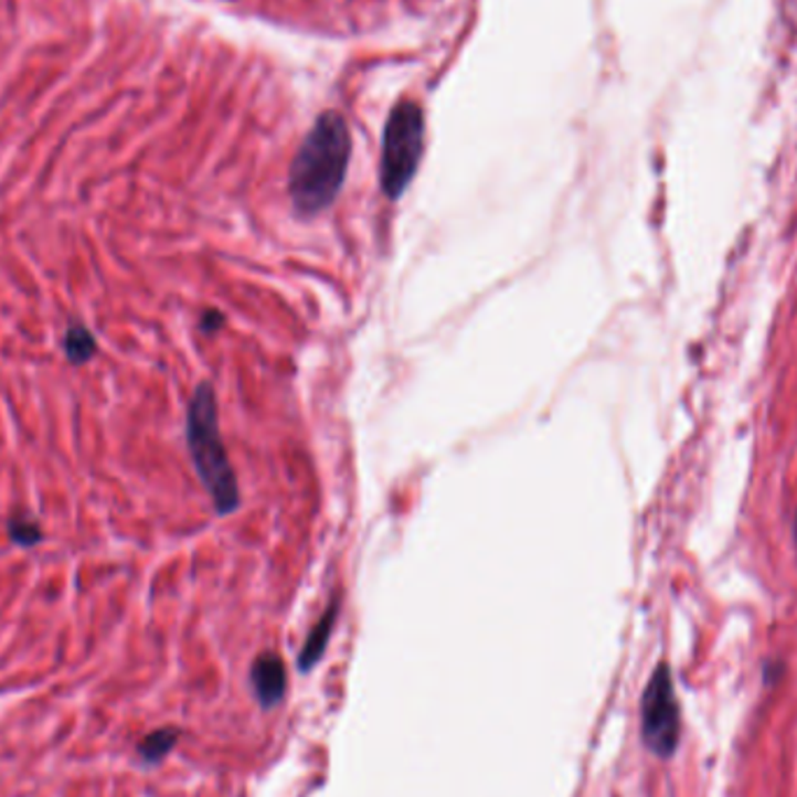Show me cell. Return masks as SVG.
<instances>
[{
    "instance_id": "6da1fadb",
    "label": "cell",
    "mask_w": 797,
    "mask_h": 797,
    "mask_svg": "<svg viewBox=\"0 0 797 797\" xmlns=\"http://www.w3.org/2000/svg\"><path fill=\"white\" fill-rule=\"evenodd\" d=\"M352 157V136L346 117L322 113L304 138L289 166L287 192L294 213L315 217L339 199Z\"/></svg>"
},
{
    "instance_id": "7a4b0ae2",
    "label": "cell",
    "mask_w": 797,
    "mask_h": 797,
    "mask_svg": "<svg viewBox=\"0 0 797 797\" xmlns=\"http://www.w3.org/2000/svg\"><path fill=\"white\" fill-rule=\"evenodd\" d=\"M187 448L201 486L220 516L241 507L238 480L231 467L220 429L217 396L210 383H201L187 406Z\"/></svg>"
},
{
    "instance_id": "3957f363",
    "label": "cell",
    "mask_w": 797,
    "mask_h": 797,
    "mask_svg": "<svg viewBox=\"0 0 797 797\" xmlns=\"http://www.w3.org/2000/svg\"><path fill=\"white\" fill-rule=\"evenodd\" d=\"M425 113L413 100H398L383 129L381 187L390 201H398L411 187L425 155Z\"/></svg>"
},
{
    "instance_id": "277c9868",
    "label": "cell",
    "mask_w": 797,
    "mask_h": 797,
    "mask_svg": "<svg viewBox=\"0 0 797 797\" xmlns=\"http://www.w3.org/2000/svg\"><path fill=\"white\" fill-rule=\"evenodd\" d=\"M641 737L658 758H671L681 740V709L671 671L662 662L648 679L641 698Z\"/></svg>"
},
{
    "instance_id": "5b68a950",
    "label": "cell",
    "mask_w": 797,
    "mask_h": 797,
    "mask_svg": "<svg viewBox=\"0 0 797 797\" xmlns=\"http://www.w3.org/2000/svg\"><path fill=\"white\" fill-rule=\"evenodd\" d=\"M249 683L264 709L278 706L287 692V669L278 653L264 650L249 667Z\"/></svg>"
},
{
    "instance_id": "8992f818",
    "label": "cell",
    "mask_w": 797,
    "mask_h": 797,
    "mask_svg": "<svg viewBox=\"0 0 797 797\" xmlns=\"http://www.w3.org/2000/svg\"><path fill=\"white\" fill-rule=\"evenodd\" d=\"M339 612H341L339 599H331L329 606H327V612L320 616L318 623L312 625V629H310L306 641H304L301 653L297 658L299 671H310L315 665L322 660L325 650L329 646V639H331V633L336 627V620H339Z\"/></svg>"
},
{
    "instance_id": "52a82bcc",
    "label": "cell",
    "mask_w": 797,
    "mask_h": 797,
    "mask_svg": "<svg viewBox=\"0 0 797 797\" xmlns=\"http://www.w3.org/2000/svg\"><path fill=\"white\" fill-rule=\"evenodd\" d=\"M98 352V343L96 336L79 322H71L66 333H63V354L66 360L75 366L87 364L92 357H96Z\"/></svg>"
},
{
    "instance_id": "ba28073f",
    "label": "cell",
    "mask_w": 797,
    "mask_h": 797,
    "mask_svg": "<svg viewBox=\"0 0 797 797\" xmlns=\"http://www.w3.org/2000/svg\"><path fill=\"white\" fill-rule=\"evenodd\" d=\"M178 730L176 727H161V730H155L152 734H147V737L138 744V753L140 758L145 763H159L163 761L168 753L173 751L176 742H178Z\"/></svg>"
},
{
    "instance_id": "9c48e42d",
    "label": "cell",
    "mask_w": 797,
    "mask_h": 797,
    "mask_svg": "<svg viewBox=\"0 0 797 797\" xmlns=\"http://www.w3.org/2000/svg\"><path fill=\"white\" fill-rule=\"evenodd\" d=\"M8 534L17 545H24V549H33V545L42 541L38 520L24 513H17L8 520Z\"/></svg>"
},
{
    "instance_id": "30bf717a",
    "label": "cell",
    "mask_w": 797,
    "mask_h": 797,
    "mask_svg": "<svg viewBox=\"0 0 797 797\" xmlns=\"http://www.w3.org/2000/svg\"><path fill=\"white\" fill-rule=\"evenodd\" d=\"M222 322H224V318H222V315H220L217 310H208V312L203 315V320H201V329L210 333V331L220 329V327H222Z\"/></svg>"
}]
</instances>
